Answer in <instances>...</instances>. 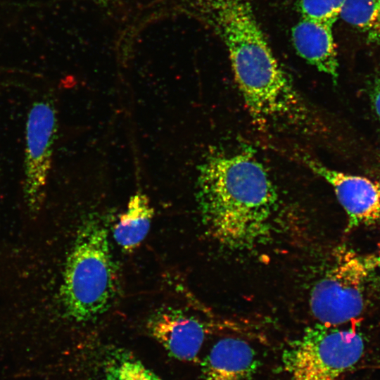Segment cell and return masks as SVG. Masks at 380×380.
<instances>
[{"instance_id":"1","label":"cell","mask_w":380,"mask_h":380,"mask_svg":"<svg viewBox=\"0 0 380 380\" xmlns=\"http://www.w3.org/2000/svg\"><path fill=\"white\" fill-rule=\"evenodd\" d=\"M197 199L209 234L236 250L252 248L269 235L277 194L248 151L216 152L201 166Z\"/></svg>"},{"instance_id":"2","label":"cell","mask_w":380,"mask_h":380,"mask_svg":"<svg viewBox=\"0 0 380 380\" xmlns=\"http://www.w3.org/2000/svg\"><path fill=\"white\" fill-rule=\"evenodd\" d=\"M117 291L106 225L89 219L80 226L66 260L61 289L65 311L78 322L94 320L109 309Z\"/></svg>"},{"instance_id":"3","label":"cell","mask_w":380,"mask_h":380,"mask_svg":"<svg viewBox=\"0 0 380 380\" xmlns=\"http://www.w3.org/2000/svg\"><path fill=\"white\" fill-rule=\"evenodd\" d=\"M337 327L317 323L289 344L282 355L288 380H337L359 362L362 336Z\"/></svg>"},{"instance_id":"4","label":"cell","mask_w":380,"mask_h":380,"mask_svg":"<svg viewBox=\"0 0 380 380\" xmlns=\"http://www.w3.org/2000/svg\"><path fill=\"white\" fill-rule=\"evenodd\" d=\"M199 17L223 42L234 76L278 61L251 0H192Z\"/></svg>"},{"instance_id":"5","label":"cell","mask_w":380,"mask_h":380,"mask_svg":"<svg viewBox=\"0 0 380 380\" xmlns=\"http://www.w3.org/2000/svg\"><path fill=\"white\" fill-rule=\"evenodd\" d=\"M375 270L371 255L339 249L311 291L310 309L319 323L339 326L357 319L364 308L366 284Z\"/></svg>"},{"instance_id":"6","label":"cell","mask_w":380,"mask_h":380,"mask_svg":"<svg viewBox=\"0 0 380 380\" xmlns=\"http://www.w3.org/2000/svg\"><path fill=\"white\" fill-rule=\"evenodd\" d=\"M56 131V114L51 102H35L27 119L24 165V196L32 212L40 208L44 198Z\"/></svg>"},{"instance_id":"7","label":"cell","mask_w":380,"mask_h":380,"mask_svg":"<svg viewBox=\"0 0 380 380\" xmlns=\"http://www.w3.org/2000/svg\"><path fill=\"white\" fill-rule=\"evenodd\" d=\"M301 158L309 169L333 187L348 217L346 232L360 225L380 222V189L377 183L364 177L332 170L309 157Z\"/></svg>"},{"instance_id":"8","label":"cell","mask_w":380,"mask_h":380,"mask_svg":"<svg viewBox=\"0 0 380 380\" xmlns=\"http://www.w3.org/2000/svg\"><path fill=\"white\" fill-rule=\"evenodd\" d=\"M147 328L170 355L182 361L196 358L205 336L201 321L185 310L172 307L154 312L148 319Z\"/></svg>"},{"instance_id":"9","label":"cell","mask_w":380,"mask_h":380,"mask_svg":"<svg viewBox=\"0 0 380 380\" xmlns=\"http://www.w3.org/2000/svg\"><path fill=\"white\" fill-rule=\"evenodd\" d=\"M259 367L255 350L246 341L224 338L211 348L202 363L206 380H253Z\"/></svg>"},{"instance_id":"10","label":"cell","mask_w":380,"mask_h":380,"mask_svg":"<svg viewBox=\"0 0 380 380\" xmlns=\"http://www.w3.org/2000/svg\"><path fill=\"white\" fill-rule=\"evenodd\" d=\"M291 35L298 55L336 81L338 64L332 26L302 18L293 27Z\"/></svg>"},{"instance_id":"11","label":"cell","mask_w":380,"mask_h":380,"mask_svg":"<svg viewBox=\"0 0 380 380\" xmlns=\"http://www.w3.org/2000/svg\"><path fill=\"white\" fill-rule=\"evenodd\" d=\"M153 216L154 209L144 194L132 196L113 228L115 242L126 252L135 250L146 237Z\"/></svg>"},{"instance_id":"12","label":"cell","mask_w":380,"mask_h":380,"mask_svg":"<svg viewBox=\"0 0 380 380\" xmlns=\"http://www.w3.org/2000/svg\"><path fill=\"white\" fill-rule=\"evenodd\" d=\"M340 17L373 43H380V0H346Z\"/></svg>"},{"instance_id":"13","label":"cell","mask_w":380,"mask_h":380,"mask_svg":"<svg viewBox=\"0 0 380 380\" xmlns=\"http://www.w3.org/2000/svg\"><path fill=\"white\" fill-rule=\"evenodd\" d=\"M103 380H163L135 357L118 353L107 364Z\"/></svg>"},{"instance_id":"14","label":"cell","mask_w":380,"mask_h":380,"mask_svg":"<svg viewBox=\"0 0 380 380\" xmlns=\"http://www.w3.org/2000/svg\"><path fill=\"white\" fill-rule=\"evenodd\" d=\"M346 0H298V7L303 18L333 26Z\"/></svg>"},{"instance_id":"15","label":"cell","mask_w":380,"mask_h":380,"mask_svg":"<svg viewBox=\"0 0 380 380\" xmlns=\"http://www.w3.org/2000/svg\"><path fill=\"white\" fill-rule=\"evenodd\" d=\"M372 103L375 113L380 118V78L378 80L372 92Z\"/></svg>"},{"instance_id":"16","label":"cell","mask_w":380,"mask_h":380,"mask_svg":"<svg viewBox=\"0 0 380 380\" xmlns=\"http://www.w3.org/2000/svg\"><path fill=\"white\" fill-rule=\"evenodd\" d=\"M371 257L375 268L380 270V242L379 243L377 252L375 254L372 255Z\"/></svg>"},{"instance_id":"17","label":"cell","mask_w":380,"mask_h":380,"mask_svg":"<svg viewBox=\"0 0 380 380\" xmlns=\"http://www.w3.org/2000/svg\"><path fill=\"white\" fill-rule=\"evenodd\" d=\"M376 183H377V184H378V186L379 187V189H380V178H379L378 182H376Z\"/></svg>"},{"instance_id":"18","label":"cell","mask_w":380,"mask_h":380,"mask_svg":"<svg viewBox=\"0 0 380 380\" xmlns=\"http://www.w3.org/2000/svg\"><path fill=\"white\" fill-rule=\"evenodd\" d=\"M102 1H105V0H102Z\"/></svg>"}]
</instances>
